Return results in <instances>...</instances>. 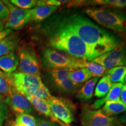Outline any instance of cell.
<instances>
[{
  "mask_svg": "<svg viewBox=\"0 0 126 126\" xmlns=\"http://www.w3.org/2000/svg\"><path fill=\"white\" fill-rule=\"evenodd\" d=\"M61 19L99 56L121 45L116 36L97 26L82 14L74 13Z\"/></svg>",
  "mask_w": 126,
  "mask_h": 126,
  "instance_id": "obj_1",
  "label": "cell"
},
{
  "mask_svg": "<svg viewBox=\"0 0 126 126\" xmlns=\"http://www.w3.org/2000/svg\"><path fill=\"white\" fill-rule=\"evenodd\" d=\"M45 32L48 45L51 48L91 62L99 56L89 47L61 18L45 25Z\"/></svg>",
  "mask_w": 126,
  "mask_h": 126,
  "instance_id": "obj_2",
  "label": "cell"
},
{
  "mask_svg": "<svg viewBox=\"0 0 126 126\" xmlns=\"http://www.w3.org/2000/svg\"><path fill=\"white\" fill-rule=\"evenodd\" d=\"M83 11L102 26L126 38V11L120 9L102 7L87 8Z\"/></svg>",
  "mask_w": 126,
  "mask_h": 126,
  "instance_id": "obj_3",
  "label": "cell"
},
{
  "mask_svg": "<svg viewBox=\"0 0 126 126\" xmlns=\"http://www.w3.org/2000/svg\"><path fill=\"white\" fill-rule=\"evenodd\" d=\"M41 67L43 70L53 69L77 70L85 68L86 61L51 48H45L40 54Z\"/></svg>",
  "mask_w": 126,
  "mask_h": 126,
  "instance_id": "obj_4",
  "label": "cell"
},
{
  "mask_svg": "<svg viewBox=\"0 0 126 126\" xmlns=\"http://www.w3.org/2000/svg\"><path fill=\"white\" fill-rule=\"evenodd\" d=\"M71 70L67 69H53L47 71L44 78L48 86L61 94H73L78 91L79 85L75 84L70 79Z\"/></svg>",
  "mask_w": 126,
  "mask_h": 126,
  "instance_id": "obj_5",
  "label": "cell"
},
{
  "mask_svg": "<svg viewBox=\"0 0 126 126\" xmlns=\"http://www.w3.org/2000/svg\"><path fill=\"white\" fill-rule=\"evenodd\" d=\"M18 70L19 72L40 75V64L34 50L26 45L18 48Z\"/></svg>",
  "mask_w": 126,
  "mask_h": 126,
  "instance_id": "obj_6",
  "label": "cell"
},
{
  "mask_svg": "<svg viewBox=\"0 0 126 126\" xmlns=\"http://www.w3.org/2000/svg\"><path fill=\"white\" fill-rule=\"evenodd\" d=\"M52 113L57 119L65 125H69L74 121V105L66 99L51 96L46 99Z\"/></svg>",
  "mask_w": 126,
  "mask_h": 126,
  "instance_id": "obj_7",
  "label": "cell"
},
{
  "mask_svg": "<svg viewBox=\"0 0 126 126\" xmlns=\"http://www.w3.org/2000/svg\"><path fill=\"white\" fill-rule=\"evenodd\" d=\"M81 122L82 126H117L116 118L109 117L101 110H94L84 106L81 113Z\"/></svg>",
  "mask_w": 126,
  "mask_h": 126,
  "instance_id": "obj_8",
  "label": "cell"
},
{
  "mask_svg": "<svg viewBox=\"0 0 126 126\" xmlns=\"http://www.w3.org/2000/svg\"><path fill=\"white\" fill-rule=\"evenodd\" d=\"M92 62L106 68L126 66V47L121 45L108 53L94 59Z\"/></svg>",
  "mask_w": 126,
  "mask_h": 126,
  "instance_id": "obj_9",
  "label": "cell"
},
{
  "mask_svg": "<svg viewBox=\"0 0 126 126\" xmlns=\"http://www.w3.org/2000/svg\"><path fill=\"white\" fill-rule=\"evenodd\" d=\"M9 11L8 19L5 25V29L19 30L31 21L29 10L22 9L15 7L9 1H2Z\"/></svg>",
  "mask_w": 126,
  "mask_h": 126,
  "instance_id": "obj_10",
  "label": "cell"
},
{
  "mask_svg": "<svg viewBox=\"0 0 126 126\" xmlns=\"http://www.w3.org/2000/svg\"><path fill=\"white\" fill-rule=\"evenodd\" d=\"M8 79L11 85L18 92L29 88H39L45 85L40 75L29 74L22 72H14Z\"/></svg>",
  "mask_w": 126,
  "mask_h": 126,
  "instance_id": "obj_11",
  "label": "cell"
},
{
  "mask_svg": "<svg viewBox=\"0 0 126 126\" xmlns=\"http://www.w3.org/2000/svg\"><path fill=\"white\" fill-rule=\"evenodd\" d=\"M5 100L8 107L17 114H30L33 111V107L29 100L12 85L8 94L5 96Z\"/></svg>",
  "mask_w": 126,
  "mask_h": 126,
  "instance_id": "obj_12",
  "label": "cell"
},
{
  "mask_svg": "<svg viewBox=\"0 0 126 126\" xmlns=\"http://www.w3.org/2000/svg\"><path fill=\"white\" fill-rule=\"evenodd\" d=\"M25 97H26V98L29 100L33 108H34V109L38 111L39 113L45 115L47 117L50 118L52 122L57 123L61 126H67L55 117L46 99H39L36 97L31 96H26Z\"/></svg>",
  "mask_w": 126,
  "mask_h": 126,
  "instance_id": "obj_13",
  "label": "cell"
},
{
  "mask_svg": "<svg viewBox=\"0 0 126 126\" xmlns=\"http://www.w3.org/2000/svg\"><path fill=\"white\" fill-rule=\"evenodd\" d=\"M18 54L14 51L0 57V70L8 78L14 73L18 67Z\"/></svg>",
  "mask_w": 126,
  "mask_h": 126,
  "instance_id": "obj_14",
  "label": "cell"
},
{
  "mask_svg": "<svg viewBox=\"0 0 126 126\" xmlns=\"http://www.w3.org/2000/svg\"><path fill=\"white\" fill-rule=\"evenodd\" d=\"M123 84L121 83H112L110 91L103 98L96 100L91 106V109L95 110L110 101H120L121 91Z\"/></svg>",
  "mask_w": 126,
  "mask_h": 126,
  "instance_id": "obj_15",
  "label": "cell"
},
{
  "mask_svg": "<svg viewBox=\"0 0 126 126\" xmlns=\"http://www.w3.org/2000/svg\"><path fill=\"white\" fill-rule=\"evenodd\" d=\"M19 42V37L16 33H11L0 40V57L14 51L18 47Z\"/></svg>",
  "mask_w": 126,
  "mask_h": 126,
  "instance_id": "obj_16",
  "label": "cell"
},
{
  "mask_svg": "<svg viewBox=\"0 0 126 126\" xmlns=\"http://www.w3.org/2000/svg\"><path fill=\"white\" fill-rule=\"evenodd\" d=\"M57 9L56 7H36L29 9L30 18L31 21L41 22L50 16L53 12Z\"/></svg>",
  "mask_w": 126,
  "mask_h": 126,
  "instance_id": "obj_17",
  "label": "cell"
},
{
  "mask_svg": "<svg viewBox=\"0 0 126 126\" xmlns=\"http://www.w3.org/2000/svg\"><path fill=\"white\" fill-rule=\"evenodd\" d=\"M99 79V77H93L86 81L82 87L78 91L77 97L82 101L90 100L93 96L94 87Z\"/></svg>",
  "mask_w": 126,
  "mask_h": 126,
  "instance_id": "obj_18",
  "label": "cell"
},
{
  "mask_svg": "<svg viewBox=\"0 0 126 126\" xmlns=\"http://www.w3.org/2000/svg\"><path fill=\"white\" fill-rule=\"evenodd\" d=\"M69 76L72 82L80 86L81 83L88 81L93 77L92 74L86 68L71 70Z\"/></svg>",
  "mask_w": 126,
  "mask_h": 126,
  "instance_id": "obj_19",
  "label": "cell"
},
{
  "mask_svg": "<svg viewBox=\"0 0 126 126\" xmlns=\"http://www.w3.org/2000/svg\"><path fill=\"white\" fill-rule=\"evenodd\" d=\"M101 110L104 114L110 117L126 111V105L121 101L108 102Z\"/></svg>",
  "mask_w": 126,
  "mask_h": 126,
  "instance_id": "obj_20",
  "label": "cell"
},
{
  "mask_svg": "<svg viewBox=\"0 0 126 126\" xmlns=\"http://www.w3.org/2000/svg\"><path fill=\"white\" fill-rule=\"evenodd\" d=\"M105 75H108L111 83H125L126 77V66H121L110 68L106 71Z\"/></svg>",
  "mask_w": 126,
  "mask_h": 126,
  "instance_id": "obj_21",
  "label": "cell"
},
{
  "mask_svg": "<svg viewBox=\"0 0 126 126\" xmlns=\"http://www.w3.org/2000/svg\"><path fill=\"white\" fill-rule=\"evenodd\" d=\"M18 92L24 96H31L43 99H47L51 96L49 89L46 87L45 85L39 88L23 89V90L20 91Z\"/></svg>",
  "mask_w": 126,
  "mask_h": 126,
  "instance_id": "obj_22",
  "label": "cell"
},
{
  "mask_svg": "<svg viewBox=\"0 0 126 126\" xmlns=\"http://www.w3.org/2000/svg\"><path fill=\"white\" fill-rule=\"evenodd\" d=\"M111 85L112 83L110 81L109 77L108 75L103 76L96 86L94 96L97 97H105L110 91Z\"/></svg>",
  "mask_w": 126,
  "mask_h": 126,
  "instance_id": "obj_23",
  "label": "cell"
},
{
  "mask_svg": "<svg viewBox=\"0 0 126 126\" xmlns=\"http://www.w3.org/2000/svg\"><path fill=\"white\" fill-rule=\"evenodd\" d=\"M87 4L116 9L126 8V0H94L87 1Z\"/></svg>",
  "mask_w": 126,
  "mask_h": 126,
  "instance_id": "obj_24",
  "label": "cell"
},
{
  "mask_svg": "<svg viewBox=\"0 0 126 126\" xmlns=\"http://www.w3.org/2000/svg\"><path fill=\"white\" fill-rule=\"evenodd\" d=\"M85 68L91 72L93 77H101L105 74V72H106L107 70L106 68L92 61L86 63Z\"/></svg>",
  "mask_w": 126,
  "mask_h": 126,
  "instance_id": "obj_25",
  "label": "cell"
},
{
  "mask_svg": "<svg viewBox=\"0 0 126 126\" xmlns=\"http://www.w3.org/2000/svg\"><path fill=\"white\" fill-rule=\"evenodd\" d=\"M9 1L15 7L25 10H29L36 7L37 2L36 0H11Z\"/></svg>",
  "mask_w": 126,
  "mask_h": 126,
  "instance_id": "obj_26",
  "label": "cell"
},
{
  "mask_svg": "<svg viewBox=\"0 0 126 126\" xmlns=\"http://www.w3.org/2000/svg\"><path fill=\"white\" fill-rule=\"evenodd\" d=\"M9 107L6 103L5 98L0 94V126H4L8 118Z\"/></svg>",
  "mask_w": 126,
  "mask_h": 126,
  "instance_id": "obj_27",
  "label": "cell"
},
{
  "mask_svg": "<svg viewBox=\"0 0 126 126\" xmlns=\"http://www.w3.org/2000/svg\"><path fill=\"white\" fill-rule=\"evenodd\" d=\"M11 86V85L8 77L0 70V94L4 97L8 94Z\"/></svg>",
  "mask_w": 126,
  "mask_h": 126,
  "instance_id": "obj_28",
  "label": "cell"
},
{
  "mask_svg": "<svg viewBox=\"0 0 126 126\" xmlns=\"http://www.w3.org/2000/svg\"><path fill=\"white\" fill-rule=\"evenodd\" d=\"M15 122L27 126H36V118L29 114H17Z\"/></svg>",
  "mask_w": 126,
  "mask_h": 126,
  "instance_id": "obj_29",
  "label": "cell"
},
{
  "mask_svg": "<svg viewBox=\"0 0 126 126\" xmlns=\"http://www.w3.org/2000/svg\"><path fill=\"white\" fill-rule=\"evenodd\" d=\"M9 11L7 7L2 1H0V23L5 25L8 19Z\"/></svg>",
  "mask_w": 126,
  "mask_h": 126,
  "instance_id": "obj_30",
  "label": "cell"
},
{
  "mask_svg": "<svg viewBox=\"0 0 126 126\" xmlns=\"http://www.w3.org/2000/svg\"><path fill=\"white\" fill-rule=\"evenodd\" d=\"M61 5L62 4L60 0H40V1H37L36 7L46 6V7H58Z\"/></svg>",
  "mask_w": 126,
  "mask_h": 126,
  "instance_id": "obj_31",
  "label": "cell"
},
{
  "mask_svg": "<svg viewBox=\"0 0 126 126\" xmlns=\"http://www.w3.org/2000/svg\"><path fill=\"white\" fill-rule=\"evenodd\" d=\"M36 126H59L51 120L44 119L43 118H36Z\"/></svg>",
  "mask_w": 126,
  "mask_h": 126,
  "instance_id": "obj_32",
  "label": "cell"
},
{
  "mask_svg": "<svg viewBox=\"0 0 126 126\" xmlns=\"http://www.w3.org/2000/svg\"><path fill=\"white\" fill-rule=\"evenodd\" d=\"M12 30L10 29H4L0 30V40L5 38L12 33Z\"/></svg>",
  "mask_w": 126,
  "mask_h": 126,
  "instance_id": "obj_33",
  "label": "cell"
},
{
  "mask_svg": "<svg viewBox=\"0 0 126 126\" xmlns=\"http://www.w3.org/2000/svg\"><path fill=\"white\" fill-rule=\"evenodd\" d=\"M120 101L126 105V85L123 84L120 94Z\"/></svg>",
  "mask_w": 126,
  "mask_h": 126,
  "instance_id": "obj_34",
  "label": "cell"
},
{
  "mask_svg": "<svg viewBox=\"0 0 126 126\" xmlns=\"http://www.w3.org/2000/svg\"><path fill=\"white\" fill-rule=\"evenodd\" d=\"M117 120L119 123H123L126 124V111L124 112L121 116H120L118 117Z\"/></svg>",
  "mask_w": 126,
  "mask_h": 126,
  "instance_id": "obj_35",
  "label": "cell"
},
{
  "mask_svg": "<svg viewBox=\"0 0 126 126\" xmlns=\"http://www.w3.org/2000/svg\"><path fill=\"white\" fill-rule=\"evenodd\" d=\"M4 126H12V121H8V122H7L5 123V124Z\"/></svg>",
  "mask_w": 126,
  "mask_h": 126,
  "instance_id": "obj_36",
  "label": "cell"
},
{
  "mask_svg": "<svg viewBox=\"0 0 126 126\" xmlns=\"http://www.w3.org/2000/svg\"><path fill=\"white\" fill-rule=\"evenodd\" d=\"M4 26H5V25H4L1 24V23H0V30H1V29H5Z\"/></svg>",
  "mask_w": 126,
  "mask_h": 126,
  "instance_id": "obj_37",
  "label": "cell"
},
{
  "mask_svg": "<svg viewBox=\"0 0 126 126\" xmlns=\"http://www.w3.org/2000/svg\"><path fill=\"white\" fill-rule=\"evenodd\" d=\"M117 126H124L123 125V124H117Z\"/></svg>",
  "mask_w": 126,
  "mask_h": 126,
  "instance_id": "obj_38",
  "label": "cell"
},
{
  "mask_svg": "<svg viewBox=\"0 0 126 126\" xmlns=\"http://www.w3.org/2000/svg\"><path fill=\"white\" fill-rule=\"evenodd\" d=\"M124 81H125V83H126V78H125V80H124Z\"/></svg>",
  "mask_w": 126,
  "mask_h": 126,
  "instance_id": "obj_39",
  "label": "cell"
},
{
  "mask_svg": "<svg viewBox=\"0 0 126 126\" xmlns=\"http://www.w3.org/2000/svg\"><path fill=\"white\" fill-rule=\"evenodd\" d=\"M66 126H69V125H67Z\"/></svg>",
  "mask_w": 126,
  "mask_h": 126,
  "instance_id": "obj_40",
  "label": "cell"
}]
</instances>
